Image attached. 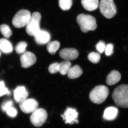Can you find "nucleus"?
<instances>
[{
    "mask_svg": "<svg viewBox=\"0 0 128 128\" xmlns=\"http://www.w3.org/2000/svg\"><path fill=\"white\" fill-rule=\"evenodd\" d=\"M112 98L118 106L128 108V85H121L116 88L112 93Z\"/></svg>",
    "mask_w": 128,
    "mask_h": 128,
    "instance_id": "f257e3e1",
    "label": "nucleus"
},
{
    "mask_svg": "<svg viewBox=\"0 0 128 128\" xmlns=\"http://www.w3.org/2000/svg\"><path fill=\"white\" fill-rule=\"evenodd\" d=\"M76 22L83 32L94 31L97 27L96 18L90 15L79 14L76 17Z\"/></svg>",
    "mask_w": 128,
    "mask_h": 128,
    "instance_id": "f03ea898",
    "label": "nucleus"
},
{
    "mask_svg": "<svg viewBox=\"0 0 128 128\" xmlns=\"http://www.w3.org/2000/svg\"><path fill=\"white\" fill-rule=\"evenodd\" d=\"M109 89L104 85L96 86L89 94V98L92 102L96 104L102 103L109 95Z\"/></svg>",
    "mask_w": 128,
    "mask_h": 128,
    "instance_id": "7ed1b4c3",
    "label": "nucleus"
},
{
    "mask_svg": "<svg viewBox=\"0 0 128 128\" xmlns=\"http://www.w3.org/2000/svg\"><path fill=\"white\" fill-rule=\"evenodd\" d=\"M99 6L101 14L106 18H112L116 14V8L113 0H101Z\"/></svg>",
    "mask_w": 128,
    "mask_h": 128,
    "instance_id": "20e7f679",
    "label": "nucleus"
},
{
    "mask_svg": "<svg viewBox=\"0 0 128 128\" xmlns=\"http://www.w3.org/2000/svg\"><path fill=\"white\" fill-rule=\"evenodd\" d=\"M41 15L39 12H35L32 15L30 21L26 26V32L30 36H34L41 30L40 28Z\"/></svg>",
    "mask_w": 128,
    "mask_h": 128,
    "instance_id": "39448f33",
    "label": "nucleus"
},
{
    "mask_svg": "<svg viewBox=\"0 0 128 128\" xmlns=\"http://www.w3.org/2000/svg\"><path fill=\"white\" fill-rule=\"evenodd\" d=\"M32 16V14L27 10H20L12 18V24L17 28H23L27 25Z\"/></svg>",
    "mask_w": 128,
    "mask_h": 128,
    "instance_id": "423d86ee",
    "label": "nucleus"
},
{
    "mask_svg": "<svg viewBox=\"0 0 128 128\" xmlns=\"http://www.w3.org/2000/svg\"><path fill=\"white\" fill-rule=\"evenodd\" d=\"M48 116V113L44 109L38 108L32 113L30 118V121L35 127H41L46 122Z\"/></svg>",
    "mask_w": 128,
    "mask_h": 128,
    "instance_id": "0eeeda50",
    "label": "nucleus"
},
{
    "mask_svg": "<svg viewBox=\"0 0 128 128\" xmlns=\"http://www.w3.org/2000/svg\"><path fill=\"white\" fill-rule=\"evenodd\" d=\"M38 104L37 101L34 98L26 99L20 104L19 107L21 111L25 114L33 113L38 107Z\"/></svg>",
    "mask_w": 128,
    "mask_h": 128,
    "instance_id": "6e6552de",
    "label": "nucleus"
},
{
    "mask_svg": "<svg viewBox=\"0 0 128 128\" xmlns=\"http://www.w3.org/2000/svg\"><path fill=\"white\" fill-rule=\"evenodd\" d=\"M20 60L22 67L26 68L35 64L36 61V58L33 53L28 51L22 54Z\"/></svg>",
    "mask_w": 128,
    "mask_h": 128,
    "instance_id": "1a4fd4ad",
    "label": "nucleus"
},
{
    "mask_svg": "<svg viewBox=\"0 0 128 128\" xmlns=\"http://www.w3.org/2000/svg\"><path fill=\"white\" fill-rule=\"evenodd\" d=\"M78 113L76 109L71 108H68L64 114L61 115L63 120L65 121V123L72 124L76 123H78V121L77 118H78Z\"/></svg>",
    "mask_w": 128,
    "mask_h": 128,
    "instance_id": "9d476101",
    "label": "nucleus"
},
{
    "mask_svg": "<svg viewBox=\"0 0 128 128\" xmlns=\"http://www.w3.org/2000/svg\"><path fill=\"white\" fill-rule=\"evenodd\" d=\"M60 56L65 60H74L78 58L79 53L78 50L73 48H65L60 51Z\"/></svg>",
    "mask_w": 128,
    "mask_h": 128,
    "instance_id": "9b49d317",
    "label": "nucleus"
},
{
    "mask_svg": "<svg viewBox=\"0 0 128 128\" xmlns=\"http://www.w3.org/2000/svg\"><path fill=\"white\" fill-rule=\"evenodd\" d=\"M13 93L15 101L19 104L26 100L28 96V92L24 86H18L14 90Z\"/></svg>",
    "mask_w": 128,
    "mask_h": 128,
    "instance_id": "f8f14e48",
    "label": "nucleus"
},
{
    "mask_svg": "<svg viewBox=\"0 0 128 128\" xmlns=\"http://www.w3.org/2000/svg\"><path fill=\"white\" fill-rule=\"evenodd\" d=\"M35 42L38 44H45L49 42L50 35L49 32L45 30H40L34 36Z\"/></svg>",
    "mask_w": 128,
    "mask_h": 128,
    "instance_id": "ddd939ff",
    "label": "nucleus"
},
{
    "mask_svg": "<svg viewBox=\"0 0 128 128\" xmlns=\"http://www.w3.org/2000/svg\"><path fill=\"white\" fill-rule=\"evenodd\" d=\"M121 78L120 73L117 70H113L107 76L106 82L109 86H112L118 82Z\"/></svg>",
    "mask_w": 128,
    "mask_h": 128,
    "instance_id": "4468645a",
    "label": "nucleus"
},
{
    "mask_svg": "<svg viewBox=\"0 0 128 128\" xmlns=\"http://www.w3.org/2000/svg\"><path fill=\"white\" fill-rule=\"evenodd\" d=\"M118 110L114 107H109L105 110L104 113L103 118L108 121L114 120L118 116Z\"/></svg>",
    "mask_w": 128,
    "mask_h": 128,
    "instance_id": "2eb2a0df",
    "label": "nucleus"
},
{
    "mask_svg": "<svg viewBox=\"0 0 128 128\" xmlns=\"http://www.w3.org/2000/svg\"><path fill=\"white\" fill-rule=\"evenodd\" d=\"M82 6L88 11H93L98 8L99 6L98 0H82Z\"/></svg>",
    "mask_w": 128,
    "mask_h": 128,
    "instance_id": "dca6fc26",
    "label": "nucleus"
},
{
    "mask_svg": "<svg viewBox=\"0 0 128 128\" xmlns=\"http://www.w3.org/2000/svg\"><path fill=\"white\" fill-rule=\"evenodd\" d=\"M13 48L11 43L6 38L0 39V50L5 54L12 52Z\"/></svg>",
    "mask_w": 128,
    "mask_h": 128,
    "instance_id": "f3484780",
    "label": "nucleus"
},
{
    "mask_svg": "<svg viewBox=\"0 0 128 128\" xmlns=\"http://www.w3.org/2000/svg\"><path fill=\"white\" fill-rule=\"evenodd\" d=\"M82 73L81 68L79 66L75 65L71 67L68 73V76L70 79H76L80 77Z\"/></svg>",
    "mask_w": 128,
    "mask_h": 128,
    "instance_id": "a211bd4d",
    "label": "nucleus"
},
{
    "mask_svg": "<svg viewBox=\"0 0 128 128\" xmlns=\"http://www.w3.org/2000/svg\"><path fill=\"white\" fill-rule=\"evenodd\" d=\"M71 62L70 61L65 60L61 62L59 65L58 72L62 75L68 74L71 68Z\"/></svg>",
    "mask_w": 128,
    "mask_h": 128,
    "instance_id": "6ab92c4d",
    "label": "nucleus"
},
{
    "mask_svg": "<svg viewBox=\"0 0 128 128\" xmlns=\"http://www.w3.org/2000/svg\"><path fill=\"white\" fill-rule=\"evenodd\" d=\"M60 47V43L58 41H52L48 43L47 47V50L50 54H55Z\"/></svg>",
    "mask_w": 128,
    "mask_h": 128,
    "instance_id": "aec40b11",
    "label": "nucleus"
},
{
    "mask_svg": "<svg viewBox=\"0 0 128 128\" xmlns=\"http://www.w3.org/2000/svg\"><path fill=\"white\" fill-rule=\"evenodd\" d=\"M0 32L2 35L6 38H9L12 34L9 26L6 24H2L0 26Z\"/></svg>",
    "mask_w": 128,
    "mask_h": 128,
    "instance_id": "412c9836",
    "label": "nucleus"
},
{
    "mask_svg": "<svg viewBox=\"0 0 128 128\" xmlns=\"http://www.w3.org/2000/svg\"><path fill=\"white\" fill-rule=\"evenodd\" d=\"M73 4L72 0H59L60 7L63 10H67L71 8Z\"/></svg>",
    "mask_w": 128,
    "mask_h": 128,
    "instance_id": "4be33fe9",
    "label": "nucleus"
},
{
    "mask_svg": "<svg viewBox=\"0 0 128 128\" xmlns=\"http://www.w3.org/2000/svg\"><path fill=\"white\" fill-rule=\"evenodd\" d=\"M27 45V44L26 42L24 41L19 42L16 46L15 50L18 54H23L26 52V48Z\"/></svg>",
    "mask_w": 128,
    "mask_h": 128,
    "instance_id": "5701e85b",
    "label": "nucleus"
},
{
    "mask_svg": "<svg viewBox=\"0 0 128 128\" xmlns=\"http://www.w3.org/2000/svg\"><path fill=\"white\" fill-rule=\"evenodd\" d=\"M100 55L98 53L92 52L88 54V58L93 64H96L99 62L100 60Z\"/></svg>",
    "mask_w": 128,
    "mask_h": 128,
    "instance_id": "b1692460",
    "label": "nucleus"
},
{
    "mask_svg": "<svg viewBox=\"0 0 128 128\" xmlns=\"http://www.w3.org/2000/svg\"><path fill=\"white\" fill-rule=\"evenodd\" d=\"M11 92L5 86L3 81H0V97L5 95H10Z\"/></svg>",
    "mask_w": 128,
    "mask_h": 128,
    "instance_id": "393cba45",
    "label": "nucleus"
},
{
    "mask_svg": "<svg viewBox=\"0 0 128 128\" xmlns=\"http://www.w3.org/2000/svg\"><path fill=\"white\" fill-rule=\"evenodd\" d=\"M13 102L12 100H7L5 101L1 105V108L2 112H6L8 109L12 106Z\"/></svg>",
    "mask_w": 128,
    "mask_h": 128,
    "instance_id": "a878e982",
    "label": "nucleus"
},
{
    "mask_svg": "<svg viewBox=\"0 0 128 128\" xmlns=\"http://www.w3.org/2000/svg\"><path fill=\"white\" fill-rule=\"evenodd\" d=\"M105 52L106 56H110L114 53V45L113 44L110 43L106 45Z\"/></svg>",
    "mask_w": 128,
    "mask_h": 128,
    "instance_id": "bb28decb",
    "label": "nucleus"
},
{
    "mask_svg": "<svg viewBox=\"0 0 128 128\" xmlns=\"http://www.w3.org/2000/svg\"><path fill=\"white\" fill-rule=\"evenodd\" d=\"M106 44L105 42L102 41H100L96 45V48L98 52L102 54L105 51Z\"/></svg>",
    "mask_w": 128,
    "mask_h": 128,
    "instance_id": "cd10ccee",
    "label": "nucleus"
},
{
    "mask_svg": "<svg viewBox=\"0 0 128 128\" xmlns=\"http://www.w3.org/2000/svg\"><path fill=\"white\" fill-rule=\"evenodd\" d=\"M6 112L8 116L12 118H15L18 114L17 110L13 106L9 108Z\"/></svg>",
    "mask_w": 128,
    "mask_h": 128,
    "instance_id": "c85d7f7f",
    "label": "nucleus"
},
{
    "mask_svg": "<svg viewBox=\"0 0 128 128\" xmlns=\"http://www.w3.org/2000/svg\"><path fill=\"white\" fill-rule=\"evenodd\" d=\"M59 65V64L58 63L51 64L49 66L48 70L49 72L52 74H54L58 72Z\"/></svg>",
    "mask_w": 128,
    "mask_h": 128,
    "instance_id": "c756f323",
    "label": "nucleus"
},
{
    "mask_svg": "<svg viewBox=\"0 0 128 128\" xmlns=\"http://www.w3.org/2000/svg\"><path fill=\"white\" fill-rule=\"evenodd\" d=\"M1 56V52H0V56Z\"/></svg>",
    "mask_w": 128,
    "mask_h": 128,
    "instance_id": "7c9ffc66",
    "label": "nucleus"
}]
</instances>
